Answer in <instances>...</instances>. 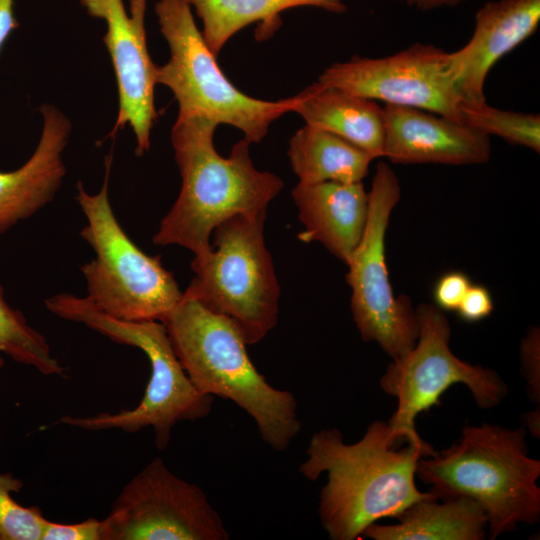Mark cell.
Listing matches in <instances>:
<instances>
[{"label":"cell","mask_w":540,"mask_h":540,"mask_svg":"<svg viewBox=\"0 0 540 540\" xmlns=\"http://www.w3.org/2000/svg\"><path fill=\"white\" fill-rule=\"evenodd\" d=\"M19 27L14 15V0H0V51L10 36Z\"/></svg>","instance_id":"obj_29"},{"label":"cell","mask_w":540,"mask_h":540,"mask_svg":"<svg viewBox=\"0 0 540 540\" xmlns=\"http://www.w3.org/2000/svg\"><path fill=\"white\" fill-rule=\"evenodd\" d=\"M203 490L153 458L120 491L101 520V540H227Z\"/></svg>","instance_id":"obj_11"},{"label":"cell","mask_w":540,"mask_h":540,"mask_svg":"<svg viewBox=\"0 0 540 540\" xmlns=\"http://www.w3.org/2000/svg\"><path fill=\"white\" fill-rule=\"evenodd\" d=\"M525 436L523 426L466 425L457 443L418 460L416 477L440 500L476 501L486 514L489 538L496 539L540 518V461L529 455Z\"/></svg>","instance_id":"obj_4"},{"label":"cell","mask_w":540,"mask_h":540,"mask_svg":"<svg viewBox=\"0 0 540 540\" xmlns=\"http://www.w3.org/2000/svg\"><path fill=\"white\" fill-rule=\"evenodd\" d=\"M44 305L61 319L83 324L115 343L140 349L151 367L145 393L135 408L89 416L64 415L57 423L86 431L119 429L126 433L152 427L156 448L162 451L168 447L178 422L195 421L210 414L213 396L195 388L161 321L118 319L98 309L86 297L70 293L48 297Z\"/></svg>","instance_id":"obj_5"},{"label":"cell","mask_w":540,"mask_h":540,"mask_svg":"<svg viewBox=\"0 0 540 540\" xmlns=\"http://www.w3.org/2000/svg\"><path fill=\"white\" fill-rule=\"evenodd\" d=\"M420 11H431L440 8L455 7L468 0H393Z\"/></svg>","instance_id":"obj_30"},{"label":"cell","mask_w":540,"mask_h":540,"mask_svg":"<svg viewBox=\"0 0 540 540\" xmlns=\"http://www.w3.org/2000/svg\"><path fill=\"white\" fill-rule=\"evenodd\" d=\"M540 23V0H494L475 14L469 41L448 52V71L462 102L486 101L484 85L493 66L530 38Z\"/></svg>","instance_id":"obj_15"},{"label":"cell","mask_w":540,"mask_h":540,"mask_svg":"<svg viewBox=\"0 0 540 540\" xmlns=\"http://www.w3.org/2000/svg\"><path fill=\"white\" fill-rule=\"evenodd\" d=\"M160 321L195 388L233 401L253 418L268 446L286 450L301 429L297 401L258 372L238 327L183 295Z\"/></svg>","instance_id":"obj_3"},{"label":"cell","mask_w":540,"mask_h":540,"mask_svg":"<svg viewBox=\"0 0 540 540\" xmlns=\"http://www.w3.org/2000/svg\"><path fill=\"white\" fill-rule=\"evenodd\" d=\"M419 334L413 349L394 359L380 379L382 390L396 398L397 407L388 420L396 445L412 444L427 457L436 454L417 433V416L440 404L452 385L464 384L481 409L496 407L507 395L508 386L492 369L472 365L450 349L451 328L445 313L434 304L416 308Z\"/></svg>","instance_id":"obj_9"},{"label":"cell","mask_w":540,"mask_h":540,"mask_svg":"<svg viewBox=\"0 0 540 540\" xmlns=\"http://www.w3.org/2000/svg\"><path fill=\"white\" fill-rule=\"evenodd\" d=\"M461 113L463 123L488 136L540 152L539 114L501 110L486 101L462 102Z\"/></svg>","instance_id":"obj_23"},{"label":"cell","mask_w":540,"mask_h":540,"mask_svg":"<svg viewBox=\"0 0 540 540\" xmlns=\"http://www.w3.org/2000/svg\"><path fill=\"white\" fill-rule=\"evenodd\" d=\"M493 309V298L489 289L472 283L455 312L463 321L474 323L490 316Z\"/></svg>","instance_id":"obj_28"},{"label":"cell","mask_w":540,"mask_h":540,"mask_svg":"<svg viewBox=\"0 0 540 540\" xmlns=\"http://www.w3.org/2000/svg\"><path fill=\"white\" fill-rule=\"evenodd\" d=\"M520 358L524 378L527 381V393L530 399L540 403V330L537 326L529 328L521 340Z\"/></svg>","instance_id":"obj_25"},{"label":"cell","mask_w":540,"mask_h":540,"mask_svg":"<svg viewBox=\"0 0 540 540\" xmlns=\"http://www.w3.org/2000/svg\"><path fill=\"white\" fill-rule=\"evenodd\" d=\"M86 12L106 23L103 42L110 55L118 90L119 110L108 137L129 125L137 141V156L150 149V135L158 114L154 104L157 65L146 41L147 0H80Z\"/></svg>","instance_id":"obj_13"},{"label":"cell","mask_w":540,"mask_h":540,"mask_svg":"<svg viewBox=\"0 0 540 540\" xmlns=\"http://www.w3.org/2000/svg\"><path fill=\"white\" fill-rule=\"evenodd\" d=\"M299 471L315 481L326 473L319 494L318 514L332 540H354L376 521L397 518L412 503L433 493L415 484L416 467L424 450L395 444L388 422L374 421L363 437L344 442L337 428L314 433Z\"/></svg>","instance_id":"obj_1"},{"label":"cell","mask_w":540,"mask_h":540,"mask_svg":"<svg viewBox=\"0 0 540 540\" xmlns=\"http://www.w3.org/2000/svg\"><path fill=\"white\" fill-rule=\"evenodd\" d=\"M155 13L170 50L169 60L157 65L156 84L172 91L179 106L178 116H201L218 125L234 126L247 141L258 143L275 120L293 112L294 97L278 101L256 99L226 78L185 0H159Z\"/></svg>","instance_id":"obj_8"},{"label":"cell","mask_w":540,"mask_h":540,"mask_svg":"<svg viewBox=\"0 0 540 540\" xmlns=\"http://www.w3.org/2000/svg\"><path fill=\"white\" fill-rule=\"evenodd\" d=\"M440 499L433 493L407 507L392 525L373 523L362 533L374 540H483L487 517L465 496Z\"/></svg>","instance_id":"obj_19"},{"label":"cell","mask_w":540,"mask_h":540,"mask_svg":"<svg viewBox=\"0 0 540 540\" xmlns=\"http://www.w3.org/2000/svg\"><path fill=\"white\" fill-rule=\"evenodd\" d=\"M471 284L468 275L462 271L445 272L434 284V305L443 312L456 311Z\"/></svg>","instance_id":"obj_26"},{"label":"cell","mask_w":540,"mask_h":540,"mask_svg":"<svg viewBox=\"0 0 540 540\" xmlns=\"http://www.w3.org/2000/svg\"><path fill=\"white\" fill-rule=\"evenodd\" d=\"M266 210L237 214L213 231L211 252L193 258L183 296L230 319L247 345L277 324L280 286L264 239Z\"/></svg>","instance_id":"obj_7"},{"label":"cell","mask_w":540,"mask_h":540,"mask_svg":"<svg viewBox=\"0 0 540 540\" xmlns=\"http://www.w3.org/2000/svg\"><path fill=\"white\" fill-rule=\"evenodd\" d=\"M294 98L293 112L306 125L334 133L375 159L383 157V107L376 101L319 82Z\"/></svg>","instance_id":"obj_18"},{"label":"cell","mask_w":540,"mask_h":540,"mask_svg":"<svg viewBox=\"0 0 540 540\" xmlns=\"http://www.w3.org/2000/svg\"><path fill=\"white\" fill-rule=\"evenodd\" d=\"M525 422L529 428L530 433L539 438L540 436V407L530 411L525 416Z\"/></svg>","instance_id":"obj_31"},{"label":"cell","mask_w":540,"mask_h":540,"mask_svg":"<svg viewBox=\"0 0 540 540\" xmlns=\"http://www.w3.org/2000/svg\"><path fill=\"white\" fill-rule=\"evenodd\" d=\"M41 540H101V520L88 518L63 524L46 519Z\"/></svg>","instance_id":"obj_27"},{"label":"cell","mask_w":540,"mask_h":540,"mask_svg":"<svg viewBox=\"0 0 540 540\" xmlns=\"http://www.w3.org/2000/svg\"><path fill=\"white\" fill-rule=\"evenodd\" d=\"M383 157L395 164H485L490 136L469 125L414 107H383Z\"/></svg>","instance_id":"obj_14"},{"label":"cell","mask_w":540,"mask_h":540,"mask_svg":"<svg viewBox=\"0 0 540 540\" xmlns=\"http://www.w3.org/2000/svg\"><path fill=\"white\" fill-rule=\"evenodd\" d=\"M3 354L47 376L65 375V367L51 354L45 336L33 328L23 313L11 307L0 284V368Z\"/></svg>","instance_id":"obj_22"},{"label":"cell","mask_w":540,"mask_h":540,"mask_svg":"<svg viewBox=\"0 0 540 540\" xmlns=\"http://www.w3.org/2000/svg\"><path fill=\"white\" fill-rule=\"evenodd\" d=\"M368 198L364 233L346 263L350 306L362 340L376 342L394 360L413 349L419 327L410 298L403 294L395 297L389 280L385 239L401 187L388 164H377Z\"/></svg>","instance_id":"obj_10"},{"label":"cell","mask_w":540,"mask_h":540,"mask_svg":"<svg viewBox=\"0 0 540 540\" xmlns=\"http://www.w3.org/2000/svg\"><path fill=\"white\" fill-rule=\"evenodd\" d=\"M38 110L43 125L34 152L19 168L0 171V234L50 203L66 175L63 153L72 123L55 105L43 104Z\"/></svg>","instance_id":"obj_16"},{"label":"cell","mask_w":540,"mask_h":540,"mask_svg":"<svg viewBox=\"0 0 540 540\" xmlns=\"http://www.w3.org/2000/svg\"><path fill=\"white\" fill-rule=\"evenodd\" d=\"M288 157L299 183L362 182L375 159L350 141L305 125L289 141Z\"/></svg>","instance_id":"obj_20"},{"label":"cell","mask_w":540,"mask_h":540,"mask_svg":"<svg viewBox=\"0 0 540 540\" xmlns=\"http://www.w3.org/2000/svg\"><path fill=\"white\" fill-rule=\"evenodd\" d=\"M317 82L463 123L462 99L448 71V52L433 44L417 42L382 58L355 56L325 68Z\"/></svg>","instance_id":"obj_12"},{"label":"cell","mask_w":540,"mask_h":540,"mask_svg":"<svg viewBox=\"0 0 540 540\" xmlns=\"http://www.w3.org/2000/svg\"><path fill=\"white\" fill-rule=\"evenodd\" d=\"M202 21V36L217 56L227 41L244 27L259 22L268 32L278 26L280 14L295 7H316L344 13L343 0H185Z\"/></svg>","instance_id":"obj_21"},{"label":"cell","mask_w":540,"mask_h":540,"mask_svg":"<svg viewBox=\"0 0 540 540\" xmlns=\"http://www.w3.org/2000/svg\"><path fill=\"white\" fill-rule=\"evenodd\" d=\"M217 126L201 116L177 117L171 143L181 188L152 238L157 246H181L198 259L211 252V236L220 223L266 210L284 185L277 175L255 168L245 138L228 157L219 155L214 146Z\"/></svg>","instance_id":"obj_2"},{"label":"cell","mask_w":540,"mask_h":540,"mask_svg":"<svg viewBox=\"0 0 540 540\" xmlns=\"http://www.w3.org/2000/svg\"><path fill=\"white\" fill-rule=\"evenodd\" d=\"M112 154L105 157L101 189L90 194L81 181L76 201L86 224L80 235L95 252L81 266L87 286L86 298L104 313L127 321H160L181 300L172 272L159 256L143 252L117 220L109 199Z\"/></svg>","instance_id":"obj_6"},{"label":"cell","mask_w":540,"mask_h":540,"mask_svg":"<svg viewBox=\"0 0 540 540\" xmlns=\"http://www.w3.org/2000/svg\"><path fill=\"white\" fill-rule=\"evenodd\" d=\"M22 486L11 472L0 474V540H41L46 518L40 508L22 506L12 497Z\"/></svg>","instance_id":"obj_24"},{"label":"cell","mask_w":540,"mask_h":540,"mask_svg":"<svg viewBox=\"0 0 540 540\" xmlns=\"http://www.w3.org/2000/svg\"><path fill=\"white\" fill-rule=\"evenodd\" d=\"M292 197L304 227L299 239L321 243L346 264L367 222L369 198L363 183H298Z\"/></svg>","instance_id":"obj_17"}]
</instances>
